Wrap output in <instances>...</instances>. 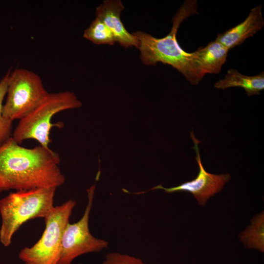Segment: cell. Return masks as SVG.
I'll return each instance as SVG.
<instances>
[{"instance_id":"obj_6","label":"cell","mask_w":264,"mask_h":264,"mask_svg":"<svg viewBox=\"0 0 264 264\" xmlns=\"http://www.w3.org/2000/svg\"><path fill=\"white\" fill-rule=\"evenodd\" d=\"M40 76L24 68H16L9 77L2 116L13 121L34 110L48 94Z\"/></svg>"},{"instance_id":"obj_8","label":"cell","mask_w":264,"mask_h":264,"mask_svg":"<svg viewBox=\"0 0 264 264\" xmlns=\"http://www.w3.org/2000/svg\"><path fill=\"white\" fill-rule=\"evenodd\" d=\"M190 137L193 141L196 156V160L198 166L199 171L197 177L194 179L185 182L175 187L166 188L162 185H158L152 188L148 191L157 189L163 190L167 193L176 192H186L192 194L198 203L204 206L209 199L223 188L224 185L229 181L231 176L229 173L215 175L207 172L204 169L200 159L199 143L192 131Z\"/></svg>"},{"instance_id":"obj_15","label":"cell","mask_w":264,"mask_h":264,"mask_svg":"<svg viewBox=\"0 0 264 264\" xmlns=\"http://www.w3.org/2000/svg\"><path fill=\"white\" fill-rule=\"evenodd\" d=\"M10 70L0 81V145L10 138L12 121L2 116L3 101L6 94Z\"/></svg>"},{"instance_id":"obj_1","label":"cell","mask_w":264,"mask_h":264,"mask_svg":"<svg viewBox=\"0 0 264 264\" xmlns=\"http://www.w3.org/2000/svg\"><path fill=\"white\" fill-rule=\"evenodd\" d=\"M60 164L59 155L49 147L24 148L11 136L0 145V192L57 188L66 180Z\"/></svg>"},{"instance_id":"obj_2","label":"cell","mask_w":264,"mask_h":264,"mask_svg":"<svg viewBox=\"0 0 264 264\" xmlns=\"http://www.w3.org/2000/svg\"><path fill=\"white\" fill-rule=\"evenodd\" d=\"M198 14L196 0H186L172 19L170 32L164 37L156 38L140 31L132 33L139 42L140 59L146 65H155L158 62L171 66L180 72L190 83L198 85L202 79L197 65L195 51L187 52L178 44L176 34L181 22L189 16Z\"/></svg>"},{"instance_id":"obj_17","label":"cell","mask_w":264,"mask_h":264,"mask_svg":"<svg viewBox=\"0 0 264 264\" xmlns=\"http://www.w3.org/2000/svg\"><path fill=\"white\" fill-rule=\"evenodd\" d=\"M82 264V263H79V264Z\"/></svg>"},{"instance_id":"obj_10","label":"cell","mask_w":264,"mask_h":264,"mask_svg":"<svg viewBox=\"0 0 264 264\" xmlns=\"http://www.w3.org/2000/svg\"><path fill=\"white\" fill-rule=\"evenodd\" d=\"M264 25L262 6H257L250 10L248 16L242 22L223 33L218 34L216 40L230 49L252 37L261 30Z\"/></svg>"},{"instance_id":"obj_14","label":"cell","mask_w":264,"mask_h":264,"mask_svg":"<svg viewBox=\"0 0 264 264\" xmlns=\"http://www.w3.org/2000/svg\"><path fill=\"white\" fill-rule=\"evenodd\" d=\"M83 37L97 44H109L111 45L115 42L111 30L96 17L89 27L85 30Z\"/></svg>"},{"instance_id":"obj_12","label":"cell","mask_w":264,"mask_h":264,"mask_svg":"<svg viewBox=\"0 0 264 264\" xmlns=\"http://www.w3.org/2000/svg\"><path fill=\"white\" fill-rule=\"evenodd\" d=\"M214 87L221 89L241 87L245 90L248 96L259 94L264 89V73L261 72L256 75L247 76L230 68L223 79L215 83Z\"/></svg>"},{"instance_id":"obj_4","label":"cell","mask_w":264,"mask_h":264,"mask_svg":"<svg viewBox=\"0 0 264 264\" xmlns=\"http://www.w3.org/2000/svg\"><path fill=\"white\" fill-rule=\"evenodd\" d=\"M82 103L74 93L69 91L49 93L34 110L20 119L11 137L19 144L32 139L40 145L49 147L52 124L51 120L55 114L66 110L78 108Z\"/></svg>"},{"instance_id":"obj_5","label":"cell","mask_w":264,"mask_h":264,"mask_svg":"<svg viewBox=\"0 0 264 264\" xmlns=\"http://www.w3.org/2000/svg\"><path fill=\"white\" fill-rule=\"evenodd\" d=\"M76 204L70 199L54 206L44 219L45 226L41 238L32 246L22 249L19 259L25 264H58L63 234Z\"/></svg>"},{"instance_id":"obj_13","label":"cell","mask_w":264,"mask_h":264,"mask_svg":"<svg viewBox=\"0 0 264 264\" xmlns=\"http://www.w3.org/2000/svg\"><path fill=\"white\" fill-rule=\"evenodd\" d=\"M239 237L245 247L264 252V211L252 218L251 224L240 234Z\"/></svg>"},{"instance_id":"obj_7","label":"cell","mask_w":264,"mask_h":264,"mask_svg":"<svg viewBox=\"0 0 264 264\" xmlns=\"http://www.w3.org/2000/svg\"><path fill=\"white\" fill-rule=\"evenodd\" d=\"M95 184L87 192L88 203L82 217L77 222L67 224L62 238V251L58 264H72L77 257L96 253L107 248L109 242L94 237L89 229V220L93 202Z\"/></svg>"},{"instance_id":"obj_9","label":"cell","mask_w":264,"mask_h":264,"mask_svg":"<svg viewBox=\"0 0 264 264\" xmlns=\"http://www.w3.org/2000/svg\"><path fill=\"white\" fill-rule=\"evenodd\" d=\"M124 9V6L120 0H105L97 7L96 17L111 30L115 42L125 47L134 46L138 48L139 41L126 30L121 20V13Z\"/></svg>"},{"instance_id":"obj_3","label":"cell","mask_w":264,"mask_h":264,"mask_svg":"<svg viewBox=\"0 0 264 264\" xmlns=\"http://www.w3.org/2000/svg\"><path fill=\"white\" fill-rule=\"evenodd\" d=\"M56 188L16 191L0 200V242L5 247L20 227L35 218L44 219L54 207Z\"/></svg>"},{"instance_id":"obj_16","label":"cell","mask_w":264,"mask_h":264,"mask_svg":"<svg viewBox=\"0 0 264 264\" xmlns=\"http://www.w3.org/2000/svg\"><path fill=\"white\" fill-rule=\"evenodd\" d=\"M101 264H146L141 259L118 252L108 253Z\"/></svg>"},{"instance_id":"obj_11","label":"cell","mask_w":264,"mask_h":264,"mask_svg":"<svg viewBox=\"0 0 264 264\" xmlns=\"http://www.w3.org/2000/svg\"><path fill=\"white\" fill-rule=\"evenodd\" d=\"M229 49L217 40L209 42L196 51L197 65L200 77L206 74H218L226 61Z\"/></svg>"}]
</instances>
